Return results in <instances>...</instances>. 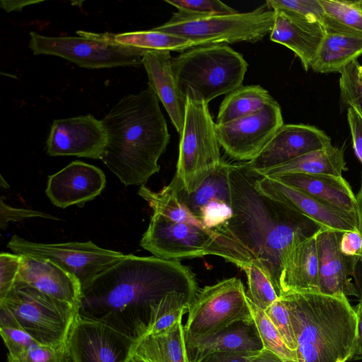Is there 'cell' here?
I'll return each mask as SVG.
<instances>
[{
	"mask_svg": "<svg viewBox=\"0 0 362 362\" xmlns=\"http://www.w3.org/2000/svg\"><path fill=\"white\" fill-rule=\"evenodd\" d=\"M194 274L177 260L125 255L83 288L78 315L103 321L133 337L145 334L151 307L172 291L193 300Z\"/></svg>",
	"mask_w": 362,
	"mask_h": 362,
	"instance_id": "cell-1",
	"label": "cell"
},
{
	"mask_svg": "<svg viewBox=\"0 0 362 362\" xmlns=\"http://www.w3.org/2000/svg\"><path fill=\"white\" fill-rule=\"evenodd\" d=\"M258 173L245 162L231 163L229 180L233 216L218 230L243 247L269 276L279 296L281 273L291 250L322 227L260 192Z\"/></svg>",
	"mask_w": 362,
	"mask_h": 362,
	"instance_id": "cell-2",
	"label": "cell"
},
{
	"mask_svg": "<svg viewBox=\"0 0 362 362\" xmlns=\"http://www.w3.org/2000/svg\"><path fill=\"white\" fill-rule=\"evenodd\" d=\"M101 122L107 143L100 160L124 185H144L160 170L170 138L156 95L148 87L126 95Z\"/></svg>",
	"mask_w": 362,
	"mask_h": 362,
	"instance_id": "cell-3",
	"label": "cell"
},
{
	"mask_svg": "<svg viewBox=\"0 0 362 362\" xmlns=\"http://www.w3.org/2000/svg\"><path fill=\"white\" fill-rule=\"evenodd\" d=\"M291 320L298 362H347L357 343V317L347 296L290 292L279 296Z\"/></svg>",
	"mask_w": 362,
	"mask_h": 362,
	"instance_id": "cell-4",
	"label": "cell"
},
{
	"mask_svg": "<svg viewBox=\"0 0 362 362\" xmlns=\"http://www.w3.org/2000/svg\"><path fill=\"white\" fill-rule=\"evenodd\" d=\"M140 245L165 259L180 261L216 255L241 269L252 262L243 247L227 235L205 227L192 212L179 221L153 214Z\"/></svg>",
	"mask_w": 362,
	"mask_h": 362,
	"instance_id": "cell-5",
	"label": "cell"
},
{
	"mask_svg": "<svg viewBox=\"0 0 362 362\" xmlns=\"http://www.w3.org/2000/svg\"><path fill=\"white\" fill-rule=\"evenodd\" d=\"M247 66L243 55L225 44L192 47L172 59L174 78L182 95L207 104L240 87Z\"/></svg>",
	"mask_w": 362,
	"mask_h": 362,
	"instance_id": "cell-6",
	"label": "cell"
},
{
	"mask_svg": "<svg viewBox=\"0 0 362 362\" xmlns=\"http://www.w3.org/2000/svg\"><path fill=\"white\" fill-rule=\"evenodd\" d=\"M276 12L266 4L249 12L199 15L174 13L163 24L153 29L190 40L197 46L256 42L270 34Z\"/></svg>",
	"mask_w": 362,
	"mask_h": 362,
	"instance_id": "cell-7",
	"label": "cell"
},
{
	"mask_svg": "<svg viewBox=\"0 0 362 362\" xmlns=\"http://www.w3.org/2000/svg\"><path fill=\"white\" fill-rule=\"evenodd\" d=\"M220 144L208 104L187 96L179 154L173 181L187 193L195 191L220 167Z\"/></svg>",
	"mask_w": 362,
	"mask_h": 362,
	"instance_id": "cell-8",
	"label": "cell"
},
{
	"mask_svg": "<svg viewBox=\"0 0 362 362\" xmlns=\"http://www.w3.org/2000/svg\"><path fill=\"white\" fill-rule=\"evenodd\" d=\"M76 33L78 36L49 37L30 32L29 48L35 55L59 57L87 69L139 66L150 51L117 43L113 33Z\"/></svg>",
	"mask_w": 362,
	"mask_h": 362,
	"instance_id": "cell-9",
	"label": "cell"
},
{
	"mask_svg": "<svg viewBox=\"0 0 362 362\" xmlns=\"http://www.w3.org/2000/svg\"><path fill=\"white\" fill-rule=\"evenodd\" d=\"M0 305L35 341L54 346L67 343L79 309L19 281L0 299Z\"/></svg>",
	"mask_w": 362,
	"mask_h": 362,
	"instance_id": "cell-10",
	"label": "cell"
},
{
	"mask_svg": "<svg viewBox=\"0 0 362 362\" xmlns=\"http://www.w3.org/2000/svg\"><path fill=\"white\" fill-rule=\"evenodd\" d=\"M187 313L184 325L186 341L213 334L239 321L253 320L244 285L235 277L199 290Z\"/></svg>",
	"mask_w": 362,
	"mask_h": 362,
	"instance_id": "cell-11",
	"label": "cell"
},
{
	"mask_svg": "<svg viewBox=\"0 0 362 362\" xmlns=\"http://www.w3.org/2000/svg\"><path fill=\"white\" fill-rule=\"evenodd\" d=\"M7 247L18 255L54 262L76 276L83 288L125 255L100 247L92 241L41 243L17 235H13Z\"/></svg>",
	"mask_w": 362,
	"mask_h": 362,
	"instance_id": "cell-12",
	"label": "cell"
},
{
	"mask_svg": "<svg viewBox=\"0 0 362 362\" xmlns=\"http://www.w3.org/2000/svg\"><path fill=\"white\" fill-rule=\"evenodd\" d=\"M284 124L280 105L272 99L259 110L223 124H216L220 146L233 159L248 162Z\"/></svg>",
	"mask_w": 362,
	"mask_h": 362,
	"instance_id": "cell-13",
	"label": "cell"
},
{
	"mask_svg": "<svg viewBox=\"0 0 362 362\" xmlns=\"http://www.w3.org/2000/svg\"><path fill=\"white\" fill-rule=\"evenodd\" d=\"M136 344L110 325L79 315L67 341L73 362H130Z\"/></svg>",
	"mask_w": 362,
	"mask_h": 362,
	"instance_id": "cell-14",
	"label": "cell"
},
{
	"mask_svg": "<svg viewBox=\"0 0 362 362\" xmlns=\"http://www.w3.org/2000/svg\"><path fill=\"white\" fill-rule=\"evenodd\" d=\"M255 186L264 195L313 220L322 228L341 232L358 230V213L343 211L273 177L258 174Z\"/></svg>",
	"mask_w": 362,
	"mask_h": 362,
	"instance_id": "cell-15",
	"label": "cell"
},
{
	"mask_svg": "<svg viewBox=\"0 0 362 362\" xmlns=\"http://www.w3.org/2000/svg\"><path fill=\"white\" fill-rule=\"evenodd\" d=\"M107 143L101 120L92 115L55 119L47 141L51 156L100 159Z\"/></svg>",
	"mask_w": 362,
	"mask_h": 362,
	"instance_id": "cell-16",
	"label": "cell"
},
{
	"mask_svg": "<svg viewBox=\"0 0 362 362\" xmlns=\"http://www.w3.org/2000/svg\"><path fill=\"white\" fill-rule=\"evenodd\" d=\"M330 145L329 136L314 126L283 124L259 154L245 163L254 171L262 172Z\"/></svg>",
	"mask_w": 362,
	"mask_h": 362,
	"instance_id": "cell-17",
	"label": "cell"
},
{
	"mask_svg": "<svg viewBox=\"0 0 362 362\" xmlns=\"http://www.w3.org/2000/svg\"><path fill=\"white\" fill-rule=\"evenodd\" d=\"M230 165L223 160L219 168L191 193L175 185L180 200L211 230H218L233 216Z\"/></svg>",
	"mask_w": 362,
	"mask_h": 362,
	"instance_id": "cell-18",
	"label": "cell"
},
{
	"mask_svg": "<svg viewBox=\"0 0 362 362\" xmlns=\"http://www.w3.org/2000/svg\"><path fill=\"white\" fill-rule=\"evenodd\" d=\"M106 177L99 168L74 160L48 177L45 193L59 208L83 206L100 194Z\"/></svg>",
	"mask_w": 362,
	"mask_h": 362,
	"instance_id": "cell-19",
	"label": "cell"
},
{
	"mask_svg": "<svg viewBox=\"0 0 362 362\" xmlns=\"http://www.w3.org/2000/svg\"><path fill=\"white\" fill-rule=\"evenodd\" d=\"M344 232L321 228L315 234L319 261L320 291L332 296H353L358 293L353 281L352 257L340 250Z\"/></svg>",
	"mask_w": 362,
	"mask_h": 362,
	"instance_id": "cell-20",
	"label": "cell"
},
{
	"mask_svg": "<svg viewBox=\"0 0 362 362\" xmlns=\"http://www.w3.org/2000/svg\"><path fill=\"white\" fill-rule=\"evenodd\" d=\"M22 256L17 281L79 308L83 287L76 276L50 259Z\"/></svg>",
	"mask_w": 362,
	"mask_h": 362,
	"instance_id": "cell-21",
	"label": "cell"
},
{
	"mask_svg": "<svg viewBox=\"0 0 362 362\" xmlns=\"http://www.w3.org/2000/svg\"><path fill=\"white\" fill-rule=\"evenodd\" d=\"M274 11L275 21L269 34L270 40L293 51L300 60L303 69L308 71L326 34L323 23L286 11Z\"/></svg>",
	"mask_w": 362,
	"mask_h": 362,
	"instance_id": "cell-22",
	"label": "cell"
},
{
	"mask_svg": "<svg viewBox=\"0 0 362 362\" xmlns=\"http://www.w3.org/2000/svg\"><path fill=\"white\" fill-rule=\"evenodd\" d=\"M172 59L170 51L150 50L144 54L142 64L148 76V87L164 106L180 135L184 124L186 98L177 86Z\"/></svg>",
	"mask_w": 362,
	"mask_h": 362,
	"instance_id": "cell-23",
	"label": "cell"
},
{
	"mask_svg": "<svg viewBox=\"0 0 362 362\" xmlns=\"http://www.w3.org/2000/svg\"><path fill=\"white\" fill-rule=\"evenodd\" d=\"M189 362L219 352H258L264 349L254 320L237 322L204 337L187 340Z\"/></svg>",
	"mask_w": 362,
	"mask_h": 362,
	"instance_id": "cell-24",
	"label": "cell"
},
{
	"mask_svg": "<svg viewBox=\"0 0 362 362\" xmlns=\"http://www.w3.org/2000/svg\"><path fill=\"white\" fill-rule=\"evenodd\" d=\"M315 234L296 245L288 254L280 276V296L290 292H320Z\"/></svg>",
	"mask_w": 362,
	"mask_h": 362,
	"instance_id": "cell-25",
	"label": "cell"
},
{
	"mask_svg": "<svg viewBox=\"0 0 362 362\" xmlns=\"http://www.w3.org/2000/svg\"><path fill=\"white\" fill-rule=\"evenodd\" d=\"M275 178L343 211L358 213V202L350 185L342 176L288 173Z\"/></svg>",
	"mask_w": 362,
	"mask_h": 362,
	"instance_id": "cell-26",
	"label": "cell"
},
{
	"mask_svg": "<svg viewBox=\"0 0 362 362\" xmlns=\"http://www.w3.org/2000/svg\"><path fill=\"white\" fill-rule=\"evenodd\" d=\"M362 54V34L326 31L310 69L317 73L340 72Z\"/></svg>",
	"mask_w": 362,
	"mask_h": 362,
	"instance_id": "cell-27",
	"label": "cell"
},
{
	"mask_svg": "<svg viewBox=\"0 0 362 362\" xmlns=\"http://www.w3.org/2000/svg\"><path fill=\"white\" fill-rule=\"evenodd\" d=\"M133 357L140 362H189L182 321L163 332L139 339Z\"/></svg>",
	"mask_w": 362,
	"mask_h": 362,
	"instance_id": "cell-28",
	"label": "cell"
},
{
	"mask_svg": "<svg viewBox=\"0 0 362 362\" xmlns=\"http://www.w3.org/2000/svg\"><path fill=\"white\" fill-rule=\"evenodd\" d=\"M344 151L330 145L315 150L270 169L256 172L262 176L276 177L288 173L342 176L346 170Z\"/></svg>",
	"mask_w": 362,
	"mask_h": 362,
	"instance_id": "cell-29",
	"label": "cell"
},
{
	"mask_svg": "<svg viewBox=\"0 0 362 362\" xmlns=\"http://www.w3.org/2000/svg\"><path fill=\"white\" fill-rule=\"evenodd\" d=\"M269 92L259 85L241 86L223 100L216 124H223L253 114L272 100Z\"/></svg>",
	"mask_w": 362,
	"mask_h": 362,
	"instance_id": "cell-30",
	"label": "cell"
},
{
	"mask_svg": "<svg viewBox=\"0 0 362 362\" xmlns=\"http://www.w3.org/2000/svg\"><path fill=\"white\" fill-rule=\"evenodd\" d=\"M192 300L189 296L177 291L165 295L151 307L150 319L143 337L163 332L182 321Z\"/></svg>",
	"mask_w": 362,
	"mask_h": 362,
	"instance_id": "cell-31",
	"label": "cell"
},
{
	"mask_svg": "<svg viewBox=\"0 0 362 362\" xmlns=\"http://www.w3.org/2000/svg\"><path fill=\"white\" fill-rule=\"evenodd\" d=\"M114 40L119 44L148 50H165L182 52L197 47L194 42L170 33L151 28L148 30L132 31L114 34Z\"/></svg>",
	"mask_w": 362,
	"mask_h": 362,
	"instance_id": "cell-32",
	"label": "cell"
},
{
	"mask_svg": "<svg viewBox=\"0 0 362 362\" xmlns=\"http://www.w3.org/2000/svg\"><path fill=\"white\" fill-rule=\"evenodd\" d=\"M326 31L362 34V11L354 1L320 0Z\"/></svg>",
	"mask_w": 362,
	"mask_h": 362,
	"instance_id": "cell-33",
	"label": "cell"
},
{
	"mask_svg": "<svg viewBox=\"0 0 362 362\" xmlns=\"http://www.w3.org/2000/svg\"><path fill=\"white\" fill-rule=\"evenodd\" d=\"M252 319L257 327L264 349L279 356L285 362H298L296 351L290 349L264 310L250 300Z\"/></svg>",
	"mask_w": 362,
	"mask_h": 362,
	"instance_id": "cell-34",
	"label": "cell"
},
{
	"mask_svg": "<svg viewBox=\"0 0 362 362\" xmlns=\"http://www.w3.org/2000/svg\"><path fill=\"white\" fill-rule=\"evenodd\" d=\"M243 270L247 279V296L255 305L265 310L279 299L269 276L257 263L252 261Z\"/></svg>",
	"mask_w": 362,
	"mask_h": 362,
	"instance_id": "cell-35",
	"label": "cell"
},
{
	"mask_svg": "<svg viewBox=\"0 0 362 362\" xmlns=\"http://www.w3.org/2000/svg\"><path fill=\"white\" fill-rule=\"evenodd\" d=\"M0 334L8 354L16 355L37 343L21 325L14 315L0 305Z\"/></svg>",
	"mask_w": 362,
	"mask_h": 362,
	"instance_id": "cell-36",
	"label": "cell"
},
{
	"mask_svg": "<svg viewBox=\"0 0 362 362\" xmlns=\"http://www.w3.org/2000/svg\"><path fill=\"white\" fill-rule=\"evenodd\" d=\"M361 67L356 59L344 68L339 72V88L342 102L356 108L362 115Z\"/></svg>",
	"mask_w": 362,
	"mask_h": 362,
	"instance_id": "cell-37",
	"label": "cell"
},
{
	"mask_svg": "<svg viewBox=\"0 0 362 362\" xmlns=\"http://www.w3.org/2000/svg\"><path fill=\"white\" fill-rule=\"evenodd\" d=\"M7 362H73L66 344L49 346L35 343L16 355H7Z\"/></svg>",
	"mask_w": 362,
	"mask_h": 362,
	"instance_id": "cell-38",
	"label": "cell"
},
{
	"mask_svg": "<svg viewBox=\"0 0 362 362\" xmlns=\"http://www.w3.org/2000/svg\"><path fill=\"white\" fill-rule=\"evenodd\" d=\"M267 7L286 11L311 21H323L324 11L320 0H268Z\"/></svg>",
	"mask_w": 362,
	"mask_h": 362,
	"instance_id": "cell-39",
	"label": "cell"
},
{
	"mask_svg": "<svg viewBox=\"0 0 362 362\" xmlns=\"http://www.w3.org/2000/svg\"><path fill=\"white\" fill-rule=\"evenodd\" d=\"M264 312L278 330L286 346L296 352L297 342L290 314L284 300L279 297Z\"/></svg>",
	"mask_w": 362,
	"mask_h": 362,
	"instance_id": "cell-40",
	"label": "cell"
},
{
	"mask_svg": "<svg viewBox=\"0 0 362 362\" xmlns=\"http://www.w3.org/2000/svg\"><path fill=\"white\" fill-rule=\"evenodd\" d=\"M178 11L199 14H233L238 11L218 0H165Z\"/></svg>",
	"mask_w": 362,
	"mask_h": 362,
	"instance_id": "cell-41",
	"label": "cell"
},
{
	"mask_svg": "<svg viewBox=\"0 0 362 362\" xmlns=\"http://www.w3.org/2000/svg\"><path fill=\"white\" fill-rule=\"evenodd\" d=\"M23 256L1 252L0 254V299L13 287L19 274Z\"/></svg>",
	"mask_w": 362,
	"mask_h": 362,
	"instance_id": "cell-42",
	"label": "cell"
},
{
	"mask_svg": "<svg viewBox=\"0 0 362 362\" xmlns=\"http://www.w3.org/2000/svg\"><path fill=\"white\" fill-rule=\"evenodd\" d=\"M3 199V197L0 199V228L1 230H5L11 221H20L25 218L40 217L52 220H60V218L53 215L42 211L13 207L5 203Z\"/></svg>",
	"mask_w": 362,
	"mask_h": 362,
	"instance_id": "cell-43",
	"label": "cell"
},
{
	"mask_svg": "<svg viewBox=\"0 0 362 362\" xmlns=\"http://www.w3.org/2000/svg\"><path fill=\"white\" fill-rule=\"evenodd\" d=\"M346 116L352 137L353 148L356 157L362 163V115L356 108L349 106Z\"/></svg>",
	"mask_w": 362,
	"mask_h": 362,
	"instance_id": "cell-44",
	"label": "cell"
},
{
	"mask_svg": "<svg viewBox=\"0 0 362 362\" xmlns=\"http://www.w3.org/2000/svg\"><path fill=\"white\" fill-rule=\"evenodd\" d=\"M358 202V230L362 235V179L356 195ZM353 281L358 293V298H362V251L358 257H352Z\"/></svg>",
	"mask_w": 362,
	"mask_h": 362,
	"instance_id": "cell-45",
	"label": "cell"
},
{
	"mask_svg": "<svg viewBox=\"0 0 362 362\" xmlns=\"http://www.w3.org/2000/svg\"><path fill=\"white\" fill-rule=\"evenodd\" d=\"M340 250L347 257H358L362 251V235L359 230L344 232L340 240Z\"/></svg>",
	"mask_w": 362,
	"mask_h": 362,
	"instance_id": "cell-46",
	"label": "cell"
},
{
	"mask_svg": "<svg viewBox=\"0 0 362 362\" xmlns=\"http://www.w3.org/2000/svg\"><path fill=\"white\" fill-rule=\"evenodd\" d=\"M258 352L214 353L206 356L199 362H250L252 356Z\"/></svg>",
	"mask_w": 362,
	"mask_h": 362,
	"instance_id": "cell-47",
	"label": "cell"
},
{
	"mask_svg": "<svg viewBox=\"0 0 362 362\" xmlns=\"http://www.w3.org/2000/svg\"><path fill=\"white\" fill-rule=\"evenodd\" d=\"M354 310L357 317L358 336L356 349L351 360L356 361L362 360V298L360 299Z\"/></svg>",
	"mask_w": 362,
	"mask_h": 362,
	"instance_id": "cell-48",
	"label": "cell"
},
{
	"mask_svg": "<svg viewBox=\"0 0 362 362\" xmlns=\"http://www.w3.org/2000/svg\"><path fill=\"white\" fill-rule=\"evenodd\" d=\"M250 362H285L273 352L263 349L250 359Z\"/></svg>",
	"mask_w": 362,
	"mask_h": 362,
	"instance_id": "cell-49",
	"label": "cell"
},
{
	"mask_svg": "<svg viewBox=\"0 0 362 362\" xmlns=\"http://www.w3.org/2000/svg\"><path fill=\"white\" fill-rule=\"evenodd\" d=\"M39 1H1V7L5 9L7 12L10 11H21L23 7L28 4L38 3Z\"/></svg>",
	"mask_w": 362,
	"mask_h": 362,
	"instance_id": "cell-50",
	"label": "cell"
},
{
	"mask_svg": "<svg viewBox=\"0 0 362 362\" xmlns=\"http://www.w3.org/2000/svg\"><path fill=\"white\" fill-rule=\"evenodd\" d=\"M0 184H1V187H4V188H8L9 187V185H8V183L4 180V177H2V175H1V182H0Z\"/></svg>",
	"mask_w": 362,
	"mask_h": 362,
	"instance_id": "cell-51",
	"label": "cell"
},
{
	"mask_svg": "<svg viewBox=\"0 0 362 362\" xmlns=\"http://www.w3.org/2000/svg\"><path fill=\"white\" fill-rule=\"evenodd\" d=\"M354 2L358 6V8L362 11V0L354 1Z\"/></svg>",
	"mask_w": 362,
	"mask_h": 362,
	"instance_id": "cell-52",
	"label": "cell"
},
{
	"mask_svg": "<svg viewBox=\"0 0 362 362\" xmlns=\"http://www.w3.org/2000/svg\"><path fill=\"white\" fill-rule=\"evenodd\" d=\"M130 362H140L139 361L136 360L134 357L131 359Z\"/></svg>",
	"mask_w": 362,
	"mask_h": 362,
	"instance_id": "cell-53",
	"label": "cell"
},
{
	"mask_svg": "<svg viewBox=\"0 0 362 362\" xmlns=\"http://www.w3.org/2000/svg\"><path fill=\"white\" fill-rule=\"evenodd\" d=\"M361 76H362V67H361Z\"/></svg>",
	"mask_w": 362,
	"mask_h": 362,
	"instance_id": "cell-54",
	"label": "cell"
}]
</instances>
